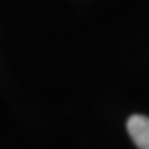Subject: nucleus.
Wrapping results in <instances>:
<instances>
[{
    "instance_id": "obj_1",
    "label": "nucleus",
    "mask_w": 149,
    "mask_h": 149,
    "mask_svg": "<svg viewBox=\"0 0 149 149\" xmlns=\"http://www.w3.org/2000/svg\"><path fill=\"white\" fill-rule=\"evenodd\" d=\"M127 131L138 149H149V117L133 115L127 120Z\"/></svg>"
}]
</instances>
